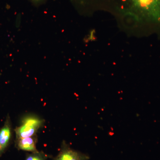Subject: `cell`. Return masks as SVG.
I'll return each mask as SVG.
<instances>
[{
  "label": "cell",
  "instance_id": "1",
  "mask_svg": "<svg viewBox=\"0 0 160 160\" xmlns=\"http://www.w3.org/2000/svg\"><path fill=\"white\" fill-rule=\"evenodd\" d=\"M82 9L108 10L121 17L129 16L160 25V0H73Z\"/></svg>",
  "mask_w": 160,
  "mask_h": 160
},
{
  "label": "cell",
  "instance_id": "2",
  "mask_svg": "<svg viewBox=\"0 0 160 160\" xmlns=\"http://www.w3.org/2000/svg\"><path fill=\"white\" fill-rule=\"evenodd\" d=\"M45 120L35 115H27L22 118L20 126L14 129L16 139L37 135L38 132L42 127Z\"/></svg>",
  "mask_w": 160,
  "mask_h": 160
},
{
  "label": "cell",
  "instance_id": "3",
  "mask_svg": "<svg viewBox=\"0 0 160 160\" xmlns=\"http://www.w3.org/2000/svg\"><path fill=\"white\" fill-rule=\"evenodd\" d=\"M89 159V155L72 149L63 141L59 152L53 158V160H88Z\"/></svg>",
  "mask_w": 160,
  "mask_h": 160
},
{
  "label": "cell",
  "instance_id": "4",
  "mask_svg": "<svg viewBox=\"0 0 160 160\" xmlns=\"http://www.w3.org/2000/svg\"><path fill=\"white\" fill-rule=\"evenodd\" d=\"M12 135L11 118L7 114L4 125L0 128V157L5 152L11 142Z\"/></svg>",
  "mask_w": 160,
  "mask_h": 160
},
{
  "label": "cell",
  "instance_id": "5",
  "mask_svg": "<svg viewBox=\"0 0 160 160\" xmlns=\"http://www.w3.org/2000/svg\"><path fill=\"white\" fill-rule=\"evenodd\" d=\"M38 136L30 137L15 139V146L18 150L29 152H37V143L38 142Z\"/></svg>",
  "mask_w": 160,
  "mask_h": 160
},
{
  "label": "cell",
  "instance_id": "6",
  "mask_svg": "<svg viewBox=\"0 0 160 160\" xmlns=\"http://www.w3.org/2000/svg\"><path fill=\"white\" fill-rule=\"evenodd\" d=\"M51 156L46 154L43 151H38L37 152L27 153L25 160H47Z\"/></svg>",
  "mask_w": 160,
  "mask_h": 160
},
{
  "label": "cell",
  "instance_id": "7",
  "mask_svg": "<svg viewBox=\"0 0 160 160\" xmlns=\"http://www.w3.org/2000/svg\"><path fill=\"white\" fill-rule=\"evenodd\" d=\"M32 2H34L39 3L40 2H42L43 0H32Z\"/></svg>",
  "mask_w": 160,
  "mask_h": 160
},
{
  "label": "cell",
  "instance_id": "8",
  "mask_svg": "<svg viewBox=\"0 0 160 160\" xmlns=\"http://www.w3.org/2000/svg\"><path fill=\"white\" fill-rule=\"evenodd\" d=\"M1 74H1V73H0V76L1 75Z\"/></svg>",
  "mask_w": 160,
  "mask_h": 160
}]
</instances>
